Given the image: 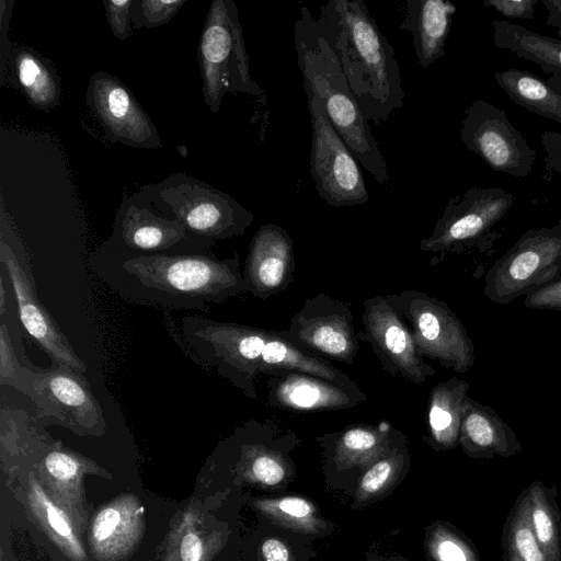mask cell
<instances>
[{
  "mask_svg": "<svg viewBox=\"0 0 561 561\" xmlns=\"http://www.w3.org/2000/svg\"><path fill=\"white\" fill-rule=\"evenodd\" d=\"M294 271V242L288 232L275 224L260 227L243 268L248 291L260 299L275 296L290 285Z\"/></svg>",
  "mask_w": 561,
  "mask_h": 561,
  "instance_id": "d6986e66",
  "label": "cell"
},
{
  "mask_svg": "<svg viewBox=\"0 0 561 561\" xmlns=\"http://www.w3.org/2000/svg\"><path fill=\"white\" fill-rule=\"evenodd\" d=\"M183 340L203 366L230 381L244 396L256 399L255 379L282 370L308 373L343 385L355 382L328 359L291 341L283 331L192 316Z\"/></svg>",
  "mask_w": 561,
  "mask_h": 561,
  "instance_id": "7a4b0ae2",
  "label": "cell"
},
{
  "mask_svg": "<svg viewBox=\"0 0 561 561\" xmlns=\"http://www.w3.org/2000/svg\"><path fill=\"white\" fill-rule=\"evenodd\" d=\"M262 554L265 561H288L287 547L278 539L270 538L262 545Z\"/></svg>",
  "mask_w": 561,
  "mask_h": 561,
  "instance_id": "ee69618b",
  "label": "cell"
},
{
  "mask_svg": "<svg viewBox=\"0 0 561 561\" xmlns=\"http://www.w3.org/2000/svg\"><path fill=\"white\" fill-rule=\"evenodd\" d=\"M491 28L496 47L538 65L548 73L561 71V39L499 19L491 22Z\"/></svg>",
  "mask_w": 561,
  "mask_h": 561,
  "instance_id": "cb8c5ba5",
  "label": "cell"
},
{
  "mask_svg": "<svg viewBox=\"0 0 561 561\" xmlns=\"http://www.w3.org/2000/svg\"><path fill=\"white\" fill-rule=\"evenodd\" d=\"M535 537L549 561H561V512L556 485L535 480L527 488Z\"/></svg>",
  "mask_w": 561,
  "mask_h": 561,
  "instance_id": "484cf974",
  "label": "cell"
},
{
  "mask_svg": "<svg viewBox=\"0 0 561 561\" xmlns=\"http://www.w3.org/2000/svg\"><path fill=\"white\" fill-rule=\"evenodd\" d=\"M457 8L445 0H407L400 28L412 36L419 65L425 69L445 55Z\"/></svg>",
  "mask_w": 561,
  "mask_h": 561,
  "instance_id": "44dd1931",
  "label": "cell"
},
{
  "mask_svg": "<svg viewBox=\"0 0 561 561\" xmlns=\"http://www.w3.org/2000/svg\"><path fill=\"white\" fill-rule=\"evenodd\" d=\"M202 92L208 110L216 114L226 93L261 96L263 89L252 79L239 9L233 0H214L206 14L197 49Z\"/></svg>",
  "mask_w": 561,
  "mask_h": 561,
  "instance_id": "8992f818",
  "label": "cell"
},
{
  "mask_svg": "<svg viewBox=\"0 0 561 561\" xmlns=\"http://www.w3.org/2000/svg\"><path fill=\"white\" fill-rule=\"evenodd\" d=\"M402 463L399 450L391 449L376 460L360 480L359 490L365 495H374L390 484Z\"/></svg>",
  "mask_w": 561,
  "mask_h": 561,
  "instance_id": "1f68e13d",
  "label": "cell"
},
{
  "mask_svg": "<svg viewBox=\"0 0 561 561\" xmlns=\"http://www.w3.org/2000/svg\"><path fill=\"white\" fill-rule=\"evenodd\" d=\"M539 0H483L484 8H492L510 19H534Z\"/></svg>",
  "mask_w": 561,
  "mask_h": 561,
  "instance_id": "f35d334b",
  "label": "cell"
},
{
  "mask_svg": "<svg viewBox=\"0 0 561 561\" xmlns=\"http://www.w3.org/2000/svg\"><path fill=\"white\" fill-rule=\"evenodd\" d=\"M85 103L107 141L137 149L161 148L154 124L130 90L103 70L91 75Z\"/></svg>",
  "mask_w": 561,
  "mask_h": 561,
  "instance_id": "e0dca14e",
  "label": "cell"
},
{
  "mask_svg": "<svg viewBox=\"0 0 561 561\" xmlns=\"http://www.w3.org/2000/svg\"><path fill=\"white\" fill-rule=\"evenodd\" d=\"M33 486L37 495V499L45 505L47 522L53 528V530L57 533L59 536L70 541L75 552L81 553L82 549L77 542L71 526L69 525L64 513L59 511L50 501H48L46 495L42 492L41 488L36 483H33Z\"/></svg>",
  "mask_w": 561,
  "mask_h": 561,
  "instance_id": "d590c367",
  "label": "cell"
},
{
  "mask_svg": "<svg viewBox=\"0 0 561 561\" xmlns=\"http://www.w3.org/2000/svg\"><path fill=\"white\" fill-rule=\"evenodd\" d=\"M540 142L546 152V175L557 172L561 176V131H545Z\"/></svg>",
  "mask_w": 561,
  "mask_h": 561,
  "instance_id": "ab89813d",
  "label": "cell"
},
{
  "mask_svg": "<svg viewBox=\"0 0 561 561\" xmlns=\"http://www.w3.org/2000/svg\"><path fill=\"white\" fill-rule=\"evenodd\" d=\"M316 20L365 118L388 121L403 104L400 67L364 1L331 0Z\"/></svg>",
  "mask_w": 561,
  "mask_h": 561,
  "instance_id": "3957f363",
  "label": "cell"
},
{
  "mask_svg": "<svg viewBox=\"0 0 561 561\" xmlns=\"http://www.w3.org/2000/svg\"><path fill=\"white\" fill-rule=\"evenodd\" d=\"M294 44L304 90L321 103L327 117L358 163L387 186L390 175L381 149L355 100L340 62L306 7L294 25Z\"/></svg>",
  "mask_w": 561,
  "mask_h": 561,
  "instance_id": "277c9868",
  "label": "cell"
},
{
  "mask_svg": "<svg viewBox=\"0 0 561 561\" xmlns=\"http://www.w3.org/2000/svg\"><path fill=\"white\" fill-rule=\"evenodd\" d=\"M561 276V218L550 227L531 228L488 270L484 296L507 305Z\"/></svg>",
  "mask_w": 561,
  "mask_h": 561,
  "instance_id": "52a82bcc",
  "label": "cell"
},
{
  "mask_svg": "<svg viewBox=\"0 0 561 561\" xmlns=\"http://www.w3.org/2000/svg\"><path fill=\"white\" fill-rule=\"evenodd\" d=\"M8 61L19 88L30 103L42 111L56 107L61 87L54 65L30 47L12 45Z\"/></svg>",
  "mask_w": 561,
  "mask_h": 561,
  "instance_id": "603a6c76",
  "label": "cell"
},
{
  "mask_svg": "<svg viewBox=\"0 0 561 561\" xmlns=\"http://www.w3.org/2000/svg\"><path fill=\"white\" fill-rule=\"evenodd\" d=\"M546 82L549 87H551L554 91L561 94V71H552L550 77L546 79Z\"/></svg>",
  "mask_w": 561,
  "mask_h": 561,
  "instance_id": "bcb514c9",
  "label": "cell"
},
{
  "mask_svg": "<svg viewBox=\"0 0 561 561\" xmlns=\"http://www.w3.org/2000/svg\"><path fill=\"white\" fill-rule=\"evenodd\" d=\"M459 444L474 459L508 458L523 449L517 434L495 410L469 396L465 401Z\"/></svg>",
  "mask_w": 561,
  "mask_h": 561,
  "instance_id": "ffe728a7",
  "label": "cell"
},
{
  "mask_svg": "<svg viewBox=\"0 0 561 561\" xmlns=\"http://www.w3.org/2000/svg\"><path fill=\"white\" fill-rule=\"evenodd\" d=\"M14 0H1V18H0V28H1V41H0V70H1V84L4 83V70H5V64L9 59L12 45L10 43V39L8 38V31L10 25V18L12 14V7H13Z\"/></svg>",
  "mask_w": 561,
  "mask_h": 561,
  "instance_id": "60d3db41",
  "label": "cell"
},
{
  "mask_svg": "<svg viewBox=\"0 0 561 561\" xmlns=\"http://www.w3.org/2000/svg\"><path fill=\"white\" fill-rule=\"evenodd\" d=\"M107 245L137 254L209 253L216 241L157 211L136 192L122 198Z\"/></svg>",
  "mask_w": 561,
  "mask_h": 561,
  "instance_id": "7c38bea8",
  "label": "cell"
},
{
  "mask_svg": "<svg viewBox=\"0 0 561 561\" xmlns=\"http://www.w3.org/2000/svg\"><path fill=\"white\" fill-rule=\"evenodd\" d=\"M291 341L317 355L353 365L359 348V332L351 309L327 294L306 299L282 330Z\"/></svg>",
  "mask_w": 561,
  "mask_h": 561,
  "instance_id": "2e32d148",
  "label": "cell"
},
{
  "mask_svg": "<svg viewBox=\"0 0 561 561\" xmlns=\"http://www.w3.org/2000/svg\"><path fill=\"white\" fill-rule=\"evenodd\" d=\"M136 193L160 214L214 241L241 236L254 220L253 213L231 195L184 172L172 173Z\"/></svg>",
  "mask_w": 561,
  "mask_h": 561,
  "instance_id": "5b68a950",
  "label": "cell"
},
{
  "mask_svg": "<svg viewBox=\"0 0 561 561\" xmlns=\"http://www.w3.org/2000/svg\"><path fill=\"white\" fill-rule=\"evenodd\" d=\"M250 471L255 480L266 485L283 481L286 470L282 460L270 453H257L251 460Z\"/></svg>",
  "mask_w": 561,
  "mask_h": 561,
  "instance_id": "e575fe53",
  "label": "cell"
},
{
  "mask_svg": "<svg viewBox=\"0 0 561 561\" xmlns=\"http://www.w3.org/2000/svg\"><path fill=\"white\" fill-rule=\"evenodd\" d=\"M121 522V514L115 508L102 510L93 525V537L96 541L101 542L106 540L115 531L116 527Z\"/></svg>",
  "mask_w": 561,
  "mask_h": 561,
  "instance_id": "b9f144b4",
  "label": "cell"
},
{
  "mask_svg": "<svg viewBox=\"0 0 561 561\" xmlns=\"http://www.w3.org/2000/svg\"><path fill=\"white\" fill-rule=\"evenodd\" d=\"M494 80L517 105L561 124V94L546 80L530 71L514 68L495 72Z\"/></svg>",
  "mask_w": 561,
  "mask_h": 561,
  "instance_id": "d4e9b609",
  "label": "cell"
},
{
  "mask_svg": "<svg viewBox=\"0 0 561 561\" xmlns=\"http://www.w3.org/2000/svg\"><path fill=\"white\" fill-rule=\"evenodd\" d=\"M396 430L388 422L378 426L354 425L345 428L337 436L336 461L346 467L368 465L391 450L390 436Z\"/></svg>",
  "mask_w": 561,
  "mask_h": 561,
  "instance_id": "4316f807",
  "label": "cell"
},
{
  "mask_svg": "<svg viewBox=\"0 0 561 561\" xmlns=\"http://www.w3.org/2000/svg\"><path fill=\"white\" fill-rule=\"evenodd\" d=\"M187 0H133V28H153L167 24Z\"/></svg>",
  "mask_w": 561,
  "mask_h": 561,
  "instance_id": "4dcf8cb0",
  "label": "cell"
},
{
  "mask_svg": "<svg viewBox=\"0 0 561 561\" xmlns=\"http://www.w3.org/2000/svg\"><path fill=\"white\" fill-rule=\"evenodd\" d=\"M363 331L386 371L409 382L422 385L435 375V368L419 353L411 330L394 305L392 295L375 296L363 302Z\"/></svg>",
  "mask_w": 561,
  "mask_h": 561,
  "instance_id": "9a60e30c",
  "label": "cell"
},
{
  "mask_svg": "<svg viewBox=\"0 0 561 561\" xmlns=\"http://www.w3.org/2000/svg\"><path fill=\"white\" fill-rule=\"evenodd\" d=\"M89 267L110 289L130 304L208 312L248 291L239 254H137L101 243Z\"/></svg>",
  "mask_w": 561,
  "mask_h": 561,
  "instance_id": "6da1fadb",
  "label": "cell"
},
{
  "mask_svg": "<svg viewBox=\"0 0 561 561\" xmlns=\"http://www.w3.org/2000/svg\"><path fill=\"white\" fill-rule=\"evenodd\" d=\"M133 0H104L103 5L107 23L114 35L119 41L127 39L133 35L130 21V8Z\"/></svg>",
  "mask_w": 561,
  "mask_h": 561,
  "instance_id": "836d02e7",
  "label": "cell"
},
{
  "mask_svg": "<svg viewBox=\"0 0 561 561\" xmlns=\"http://www.w3.org/2000/svg\"><path fill=\"white\" fill-rule=\"evenodd\" d=\"M367 396L355 385H343L308 373L282 370L267 380L266 402L289 411H323L354 408Z\"/></svg>",
  "mask_w": 561,
  "mask_h": 561,
  "instance_id": "ac0fdd59",
  "label": "cell"
},
{
  "mask_svg": "<svg viewBox=\"0 0 561 561\" xmlns=\"http://www.w3.org/2000/svg\"><path fill=\"white\" fill-rule=\"evenodd\" d=\"M391 295L423 357L460 374L474 365V345L447 302L415 289Z\"/></svg>",
  "mask_w": 561,
  "mask_h": 561,
  "instance_id": "9c48e42d",
  "label": "cell"
},
{
  "mask_svg": "<svg viewBox=\"0 0 561 561\" xmlns=\"http://www.w3.org/2000/svg\"><path fill=\"white\" fill-rule=\"evenodd\" d=\"M460 140L493 171L515 178L528 176L537 159L536 150L505 111L484 100H476L465 110Z\"/></svg>",
  "mask_w": 561,
  "mask_h": 561,
  "instance_id": "5bb4252c",
  "label": "cell"
},
{
  "mask_svg": "<svg viewBox=\"0 0 561 561\" xmlns=\"http://www.w3.org/2000/svg\"><path fill=\"white\" fill-rule=\"evenodd\" d=\"M38 367L23 365L14 350L9 323L0 324V385L30 397Z\"/></svg>",
  "mask_w": 561,
  "mask_h": 561,
  "instance_id": "f1b7e54d",
  "label": "cell"
},
{
  "mask_svg": "<svg viewBox=\"0 0 561 561\" xmlns=\"http://www.w3.org/2000/svg\"><path fill=\"white\" fill-rule=\"evenodd\" d=\"M501 547L502 561H549L533 531L526 488L506 516Z\"/></svg>",
  "mask_w": 561,
  "mask_h": 561,
  "instance_id": "83f0119b",
  "label": "cell"
},
{
  "mask_svg": "<svg viewBox=\"0 0 561 561\" xmlns=\"http://www.w3.org/2000/svg\"><path fill=\"white\" fill-rule=\"evenodd\" d=\"M43 465L45 470L59 481L73 479L81 468V461L60 447L51 448L43 458Z\"/></svg>",
  "mask_w": 561,
  "mask_h": 561,
  "instance_id": "d6a6232c",
  "label": "cell"
},
{
  "mask_svg": "<svg viewBox=\"0 0 561 561\" xmlns=\"http://www.w3.org/2000/svg\"><path fill=\"white\" fill-rule=\"evenodd\" d=\"M311 123L310 174L319 196L334 207L369 201L363 173L319 100L306 93Z\"/></svg>",
  "mask_w": 561,
  "mask_h": 561,
  "instance_id": "8fae6325",
  "label": "cell"
},
{
  "mask_svg": "<svg viewBox=\"0 0 561 561\" xmlns=\"http://www.w3.org/2000/svg\"><path fill=\"white\" fill-rule=\"evenodd\" d=\"M268 508L296 525L308 524L313 514L311 504L300 497H285L272 502L268 504Z\"/></svg>",
  "mask_w": 561,
  "mask_h": 561,
  "instance_id": "8d00e7d4",
  "label": "cell"
},
{
  "mask_svg": "<svg viewBox=\"0 0 561 561\" xmlns=\"http://www.w3.org/2000/svg\"><path fill=\"white\" fill-rule=\"evenodd\" d=\"M430 549L436 561H480L472 542L447 525L434 531Z\"/></svg>",
  "mask_w": 561,
  "mask_h": 561,
  "instance_id": "f546056e",
  "label": "cell"
},
{
  "mask_svg": "<svg viewBox=\"0 0 561 561\" xmlns=\"http://www.w3.org/2000/svg\"><path fill=\"white\" fill-rule=\"evenodd\" d=\"M514 202V194L493 186L471 187L453 196L432 233L421 240L420 250L434 254L431 264H436L447 254L476 245L491 237Z\"/></svg>",
  "mask_w": 561,
  "mask_h": 561,
  "instance_id": "30bf717a",
  "label": "cell"
},
{
  "mask_svg": "<svg viewBox=\"0 0 561 561\" xmlns=\"http://www.w3.org/2000/svg\"><path fill=\"white\" fill-rule=\"evenodd\" d=\"M0 263L8 273L20 321L27 333L48 355L53 365L69 366L84 374V362L38 298L27 253L3 206L0 217Z\"/></svg>",
  "mask_w": 561,
  "mask_h": 561,
  "instance_id": "ba28073f",
  "label": "cell"
},
{
  "mask_svg": "<svg viewBox=\"0 0 561 561\" xmlns=\"http://www.w3.org/2000/svg\"><path fill=\"white\" fill-rule=\"evenodd\" d=\"M36 417L79 435H102L106 420L89 381L69 366L38 368L28 397Z\"/></svg>",
  "mask_w": 561,
  "mask_h": 561,
  "instance_id": "4fadbf2b",
  "label": "cell"
},
{
  "mask_svg": "<svg viewBox=\"0 0 561 561\" xmlns=\"http://www.w3.org/2000/svg\"><path fill=\"white\" fill-rule=\"evenodd\" d=\"M541 3L548 11L545 23L556 27L561 36V0H541Z\"/></svg>",
  "mask_w": 561,
  "mask_h": 561,
  "instance_id": "f6af8a7d",
  "label": "cell"
},
{
  "mask_svg": "<svg viewBox=\"0 0 561 561\" xmlns=\"http://www.w3.org/2000/svg\"><path fill=\"white\" fill-rule=\"evenodd\" d=\"M470 383L457 377L438 382L431 391L427 426L431 443L438 450L459 444L461 417Z\"/></svg>",
  "mask_w": 561,
  "mask_h": 561,
  "instance_id": "7402d4cb",
  "label": "cell"
},
{
  "mask_svg": "<svg viewBox=\"0 0 561 561\" xmlns=\"http://www.w3.org/2000/svg\"><path fill=\"white\" fill-rule=\"evenodd\" d=\"M524 305L530 309L561 311V276L527 295Z\"/></svg>",
  "mask_w": 561,
  "mask_h": 561,
  "instance_id": "74e56055",
  "label": "cell"
},
{
  "mask_svg": "<svg viewBox=\"0 0 561 561\" xmlns=\"http://www.w3.org/2000/svg\"><path fill=\"white\" fill-rule=\"evenodd\" d=\"M182 561H201L203 554V545L199 537L193 533L186 534L180 547Z\"/></svg>",
  "mask_w": 561,
  "mask_h": 561,
  "instance_id": "7bdbcfd3",
  "label": "cell"
}]
</instances>
